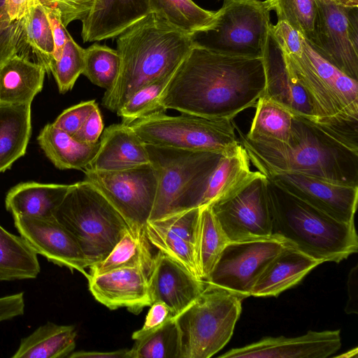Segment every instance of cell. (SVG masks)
I'll return each mask as SVG.
<instances>
[{"instance_id":"52a82bcc","label":"cell","mask_w":358,"mask_h":358,"mask_svg":"<svg viewBox=\"0 0 358 358\" xmlns=\"http://www.w3.org/2000/svg\"><path fill=\"white\" fill-rule=\"evenodd\" d=\"M53 217L76 239L90 266L108 256L129 227L104 196L85 180L70 185Z\"/></svg>"},{"instance_id":"8d00e7d4","label":"cell","mask_w":358,"mask_h":358,"mask_svg":"<svg viewBox=\"0 0 358 358\" xmlns=\"http://www.w3.org/2000/svg\"><path fill=\"white\" fill-rule=\"evenodd\" d=\"M278 22H284L298 31L315 50L317 38V6L315 0H266Z\"/></svg>"},{"instance_id":"f546056e","label":"cell","mask_w":358,"mask_h":358,"mask_svg":"<svg viewBox=\"0 0 358 358\" xmlns=\"http://www.w3.org/2000/svg\"><path fill=\"white\" fill-rule=\"evenodd\" d=\"M31 131V104L0 103V173L25 154Z\"/></svg>"},{"instance_id":"b9f144b4","label":"cell","mask_w":358,"mask_h":358,"mask_svg":"<svg viewBox=\"0 0 358 358\" xmlns=\"http://www.w3.org/2000/svg\"><path fill=\"white\" fill-rule=\"evenodd\" d=\"M97 106L95 100L80 102L64 110L53 124L73 136Z\"/></svg>"},{"instance_id":"9c48e42d","label":"cell","mask_w":358,"mask_h":358,"mask_svg":"<svg viewBox=\"0 0 358 358\" xmlns=\"http://www.w3.org/2000/svg\"><path fill=\"white\" fill-rule=\"evenodd\" d=\"M271 11L266 0H224L212 25L190 35L193 45L220 55L262 57Z\"/></svg>"},{"instance_id":"484cf974","label":"cell","mask_w":358,"mask_h":358,"mask_svg":"<svg viewBox=\"0 0 358 358\" xmlns=\"http://www.w3.org/2000/svg\"><path fill=\"white\" fill-rule=\"evenodd\" d=\"M46 71L40 64L15 55L0 66V103L31 104L41 91Z\"/></svg>"},{"instance_id":"f6af8a7d","label":"cell","mask_w":358,"mask_h":358,"mask_svg":"<svg viewBox=\"0 0 358 358\" xmlns=\"http://www.w3.org/2000/svg\"><path fill=\"white\" fill-rule=\"evenodd\" d=\"M20 20L7 26L0 25V66L17 54Z\"/></svg>"},{"instance_id":"7c38bea8","label":"cell","mask_w":358,"mask_h":358,"mask_svg":"<svg viewBox=\"0 0 358 358\" xmlns=\"http://www.w3.org/2000/svg\"><path fill=\"white\" fill-rule=\"evenodd\" d=\"M209 206L229 242L271 237L267 178L264 174Z\"/></svg>"},{"instance_id":"11a10c76","label":"cell","mask_w":358,"mask_h":358,"mask_svg":"<svg viewBox=\"0 0 358 358\" xmlns=\"http://www.w3.org/2000/svg\"><path fill=\"white\" fill-rule=\"evenodd\" d=\"M336 3L348 7L358 6V0H334Z\"/></svg>"},{"instance_id":"5bb4252c","label":"cell","mask_w":358,"mask_h":358,"mask_svg":"<svg viewBox=\"0 0 358 358\" xmlns=\"http://www.w3.org/2000/svg\"><path fill=\"white\" fill-rule=\"evenodd\" d=\"M266 177L287 192L333 218L345 223L355 222L358 186L298 173H276Z\"/></svg>"},{"instance_id":"836d02e7","label":"cell","mask_w":358,"mask_h":358,"mask_svg":"<svg viewBox=\"0 0 358 358\" xmlns=\"http://www.w3.org/2000/svg\"><path fill=\"white\" fill-rule=\"evenodd\" d=\"M255 113L245 136L256 143H287L294 115L287 108L262 96L255 105Z\"/></svg>"},{"instance_id":"6da1fadb","label":"cell","mask_w":358,"mask_h":358,"mask_svg":"<svg viewBox=\"0 0 358 358\" xmlns=\"http://www.w3.org/2000/svg\"><path fill=\"white\" fill-rule=\"evenodd\" d=\"M266 86L262 57L220 55L194 46L159 97L166 110L234 119L255 107Z\"/></svg>"},{"instance_id":"3957f363","label":"cell","mask_w":358,"mask_h":358,"mask_svg":"<svg viewBox=\"0 0 358 358\" xmlns=\"http://www.w3.org/2000/svg\"><path fill=\"white\" fill-rule=\"evenodd\" d=\"M118 76L101 104L116 112L138 90L174 73L194 47L191 36L151 13L117 36Z\"/></svg>"},{"instance_id":"277c9868","label":"cell","mask_w":358,"mask_h":358,"mask_svg":"<svg viewBox=\"0 0 358 358\" xmlns=\"http://www.w3.org/2000/svg\"><path fill=\"white\" fill-rule=\"evenodd\" d=\"M271 236L324 263L340 262L358 250L355 222L337 220L267 178Z\"/></svg>"},{"instance_id":"ba28073f","label":"cell","mask_w":358,"mask_h":358,"mask_svg":"<svg viewBox=\"0 0 358 358\" xmlns=\"http://www.w3.org/2000/svg\"><path fill=\"white\" fill-rule=\"evenodd\" d=\"M199 296L174 318L180 337V358H209L231 338L244 298L206 282Z\"/></svg>"},{"instance_id":"db71d44e","label":"cell","mask_w":358,"mask_h":358,"mask_svg":"<svg viewBox=\"0 0 358 358\" xmlns=\"http://www.w3.org/2000/svg\"><path fill=\"white\" fill-rule=\"evenodd\" d=\"M6 0H0V25L7 26L12 22L10 21L6 9Z\"/></svg>"},{"instance_id":"e0dca14e","label":"cell","mask_w":358,"mask_h":358,"mask_svg":"<svg viewBox=\"0 0 358 358\" xmlns=\"http://www.w3.org/2000/svg\"><path fill=\"white\" fill-rule=\"evenodd\" d=\"M341 346L339 330L308 331L294 338L264 337L250 345L231 349L220 358H326Z\"/></svg>"},{"instance_id":"c3c4849f","label":"cell","mask_w":358,"mask_h":358,"mask_svg":"<svg viewBox=\"0 0 358 358\" xmlns=\"http://www.w3.org/2000/svg\"><path fill=\"white\" fill-rule=\"evenodd\" d=\"M24 307L23 292L0 297V323L22 315Z\"/></svg>"},{"instance_id":"d6a6232c","label":"cell","mask_w":358,"mask_h":358,"mask_svg":"<svg viewBox=\"0 0 358 358\" xmlns=\"http://www.w3.org/2000/svg\"><path fill=\"white\" fill-rule=\"evenodd\" d=\"M40 271L37 253L20 235L0 225V281L34 279Z\"/></svg>"},{"instance_id":"9a60e30c","label":"cell","mask_w":358,"mask_h":358,"mask_svg":"<svg viewBox=\"0 0 358 358\" xmlns=\"http://www.w3.org/2000/svg\"><path fill=\"white\" fill-rule=\"evenodd\" d=\"M13 220L20 235L37 255L88 277L89 262L73 236L54 217L21 215L14 216Z\"/></svg>"},{"instance_id":"f5cc1de1","label":"cell","mask_w":358,"mask_h":358,"mask_svg":"<svg viewBox=\"0 0 358 358\" xmlns=\"http://www.w3.org/2000/svg\"><path fill=\"white\" fill-rule=\"evenodd\" d=\"M129 349H122L111 352L78 351L72 352L70 358H129Z\"/></svg>"},{"instance_id":"9f6ffc18","label":"cell","mask_w":358,"mask_h":358,"mask_svg":"<svg viewBox=\"0 0 358 358\" xmlns=\"http://www.w3.org/2000/svg\"><path fill=\"white\" fill-rule=\"evenodd\" d=\"M355 350V349H354ZM350 350L349 352H348L347 353H345V355H339L338 357H352L354 356V354L355 355H357V350H356L354 352H353V350Z\"/></svg>"},{"instance_id":"681fc988","label":"cell","mask_w":358,"mask_h":358,"mask_svg":"<svg viewBox=\"0 0 358 358\" xmlns=\"http://www.w3.org/2000/svg\"><path fill=\"white\" fill-rule=\"evenodd\" d=\"M38 0H6V9L11 22L20 20Z\"/></svg>"},{"instance_id":"74e56055","label":"cell","mask_w":358,"mask_h":358,"mask_svg":"<svg viewBox=\"0 0 358 358\" xmlns=\"http://www.w3.org/2000/svg\"><path fill=\"white\" fill-rule=\"evenodd\" d=\"M129 358H180L179 332L174 319L153 333L136 340Z\"/></svg>"},{"instance_id":"d590c367","label":"cell","mask_w":358,"mask_h":358,"mask_svg":"<svg viewBox=\"0 0 358 358\" xmlns=\"http://www.w3.org/2000/svg\"><path fill=\"white\" fill-rule=\"evenodd\" d=\"M228 241L210 206L201 208L197 259L201 278L206 280Z\"/></svg>"},{"instance_id":"7dc6e473","label":"cell","mask_w":358,"mask_h":358,"mask_svg":"<svg viewBox=\"0 0 358 358\" xmlns=\"http://www.w3.org/2000/svg\"><path fill=\"white\" fill-rule=\"evenodd\" d=\"M43 8L47 15L52 33L55 47L53 61H55L59 58L64 45L71 35L66 30V27L62 22L60 12L57 9L48 7Z\"/></svg>"},{"instance_id":"bcb514c9","label":"cell","mask_w":358,"mask_h":358,"mask_svg":"<svg viewBox=\"0 0 358 358\" xmlns=\"http://www.w3.org/2000/svg\"><path fill=\"white\" fill-rule=\"evenodd\" d=\"M103 131V120L99 106H97L72 136L80 143L93 145L99 142V139Z\"/></svg>"},{"instance_id":"e575fe53","label":"cell","mask_w":358,"mask_h":358,"mask_svg":"<svg viewBox=\"0 0 358 358\" xmlns=\"http://www.w3.org/2000/svg\"><path fill=\"white\" fill-rule=\"evenodd\" d=\"M151 12L178 30L191 35L213 23L215 12L205 10L192 0H149Z\"/></svg>"},{"instance_id":"f35d334b","label":"cell","mask_w":358,"mask_h":358,"mask_svg":"<svg viewBox=\"0 0 358 358\" xmlns=\"http://www.w3.org/2000/svg\"><path fill=\"white\" fill-rule=\"evenodd\" d=\"M120 58L116 50L94 44L85 49L83 74L93 84L110 89L119 73Z\"/></svg>"},{"instance_id":"4dcf8cb0","label":"cell","mask_w":358,"mask_h":358,"mask_svg":"<svg viewBox=\"0 0 358 358\" xmlns=\"http://www.w3.org/2000/svg\"><path fill=\"white\" fill-rule=\"evenodd\" d=\"M77 332L73 325L48 322L21 339L13 358H62L76 347Z\"/></svg>"},{"instance_id":"4316f807","label":"cell","mask_w":358,"mask_h":358,"mask_svg":"<svg viewBox=\"0 0 358 358\" xmlns=\"http://www.w3.org/2000/svg\"><path fill=\"white\" fill-rule=\"evenodd\" d=\"M69 187L70 185L20 183L8 191L5 199L6 208L13 217H52Z\"/></svg>"},{"instance_id":"4fadbf2b","label":"cell","mask_w":358,"mask_h":358,"mask_svg":"<svg viewBox=\"0 0 358 358\" xmlns=\"http://www.w3.org/2000/svg\"><path fill=\"white\" fill-rule=\"evenodd\" d=\"M287 245L275 237L229 242L206 282L244 299L268 262Z\"/></svg>"},{"instance_id":"f1b7e54d","label":"cell","mask_w":358,"mask_h":358,"mask_svg":"<svg viewBox=\"0 0 358 358\" xmlns=\"http://www.w3.org/2000/svg\"><path fill=\"white\" fill-rule=\"evenodd\" d=\"M46 157L59 169L84 171L96 155L100 141L89 145L80 143L53 123L47 124L37 138Z\"/></svg>"},{"instance_id":"7a4b0ae2","label":"cell","mask_w":358,"mask_h":358,"mask_svg":"<svg viewBox=\"0 0 358 358\" xmlns=\"http://www.w3.org/2000/svg\"><path fill=\"white\" fill-rule=\"evenodd\" d=\"M250 162L265 176L298 173L358 186V135L352 130L293 117L287 143H256L235 124Z\"/></svg>"},{"instance_id":"83f0119b","label":"cell","mask_w":358,"mask_h":358,"mask_svg":"<svg viewBox=\"0 0 358 358\" xmlns=\"http://www.w3.org/2000/svg\"><path fill=\"white\" fill-rule=\"evenodd\" d=\"M152 246L145 227L129 225L108 256L89 268V275L123 268H141L150 275L155 257Z\"/></svg>"},{"instance_id":"2e32d148","label":"cell","mask_w":358,"mask_h":358,"mask_svg":"<svg viewBox=\"0 0 358 358\" xmlns=\"http://www.w3.org/2000/svg\"><path fill=\"white\" fill-rule=\"evenodd\" d=\"M200 213V208H194L148 221L145 228L152 246L201 279L197 259Z\"/></svg>"},{"instance_id":"30bf717a","label":"cell","mask_w":358,"mask_h":358,"mask_svg":"<svg viewBox=\"0 0 358 358\" xmlns=\"http://www.w3.org/2000/svg\"><path fill=\"white\" fill-rule=\"evenodd\" d=\"M128 126L146 145L224 152L239 143L233 119L153 113Z\"/></svg>"},{"instance_id":"ac0fdd59","label":"cell","mask_w":358,"mask_h":358,"mask_svg":"<svg viewBox=\"0 0 358 358\" xmlns=\"http://www.w3.org/2000/svg\"><path fill=\"white\" fill-rule=\"evenodd\" d=\"M317 6V45L321 57L349 77L358 80V51L352 46L347 33L348 6L334 0H315Z\"/></svg>"},{"instance_id":"816d5d0a","label":"cell","mask_w":358,"mask_h":358,"mask_svg":"<svg viewBox=\"0 0 358 358\" xmlns=\"http://www.w3.org/2000/svg\"><path fill=\"white\" fill-rule=\"evenodd\" d=\"M347 33L352 46L358 51V6L348 7Z\"/></svg>"},{"instance_id":"d4e9b609","label":"cell","mask_w":358,"mask_h":358,"mask_svg":"<svg viewBox=\"0 0 358 358\" xmlns=\"http://www.w3.org/2000/svg\"><path fill=\"white\" fill-rule=\"evenodd\" d=\"M262 175L251 170L250 158L239 142L222 152L210 176L201 208L232 195Z\"/></svg>"},{"instance_id":"ffe728a7","label":"cell","mask_w":358,"mask_h":358,"mask_svg":"<svg viewBox=\"0 0 358 358\" xmlns=\"http://www.w3.org/2000/svg\"><path fill=\"white\" fill-rule=\"evenodd\" d=\"M89 289L94 299L111 310L126 308L138 314L152 303L149 274L138 268H123L88 275Z\"/></svg>"},{"instance_id":"ee69618b","label":"cell","mask_w":358,"mask_h":358,"mask_svg":"<svg viewBox=\"0 0 358 358\" xmlns=\"http://www.w3.org/2000/svg\"><path fill=\"white\" fill-rule=\"evenodd\" d=\"M174 319L169 308L164 303H152L145 317L143 327L132 334L134 340L143 338L158 330L169 321Z\"/></svg>"},{"instance_id":"7bdbcfd3","label":"cell","mask_w":358,"mask_h":358,"mask_svg":"<svg viewBox=\"0 0 358 358\" xmlns=\"http://www.w3.org/2000/svg\"><path fill=\"white\" fill-rule=\"evenodd\" d=\"M43 7L57 9L66 27L74 20H81L90 9L93 0H38Z\"/></svg>"},{"instance_id":"60d3db41","label":"cell","mask_w":358,"mask_h":358,"mask_svg":"<svg viewBox=\"0 0 358 358\" xmlns=\"http://www.w3.org/2000/svg\"><path fill=\"white\" fill-rule=\"evenodd\" d=\"M85 49L70 36L57 60L53 61L50 68L56 80L59 91L65 93L74 86L84 69Z\"/></svg>"},{"instance_id":"603a6c76","label":"cell","mask_w":358,"mask_h":358,"mask_svg":"<svg viewBox=\"0 0 358 358\" xmlns=\"http://www.w3.org/2000/svg\"><path fill=\"white\" fill-rule=\"evenodd\" d=\"M99 148L88 169L118 171L150 164L146 145L128 126L111 124L101 136Z\"/></svg>"},{"instance_id":"7402d4cb","label":"cell","mask_w":358,"mask_h":358,"mask_svg":"<svg viewBox=\"0 0 358 358\" xmlns=\"http://www.w3.org/2000/svg\"><path fill=\"white\" fill-rule=\"evenodd\" d=\"M151 13L149 0H93L81 20L83 41L94 42L117 36Z\"/></svg>"},{"instance_id":"f907efd6","label":"cell","mask_w":358,"mask_h":358,"mask_svg":"<svg viewBox=\"0 0 358 358\" xmlns=\"http://www.w3.org/2000/svg\"><path fill=\"white\" fill-rule=\"evenodd\" d=\"M357 265L352 268L349 273L348 280V300L345 307V312L357 313Z\"/></svg>"},{"instance_id":"44dd1931","label":"cell","mask_w":358,"mask_h":358,"mask_svg":"<svg viewBox=\"0 0 358 358\" xmlns=\"http://www.w3.org/2000/svg\"><path fill=\"white\" fill-rule=\"evenodd\" d=\"M206 281L196 278L164 253L155 255L149 275L152 302L160 301L170 309L173 318L185 310L202 292Z\"/></svg>"},{"instance_id":"d6986e66","label":"cell","mask_w":358,"mask_h":358,"mask_svg":"<svg viewBox=\"0 0 358 358\" xmlns=\"http://www.w3.org/2000/svg\"><path fill=\"white\" fill-rule=\"evenodd\" d=\"M266 86L262 96L289 110L293 115L314 121L309 98L289 69L283 48L271 25L262 56Z\"/></svg>"},{"instance_id":"ab89813d","label":"cell","mask_w":358,"mask_h":358,"mask_svg":"<svg viewBox=\"0 0 358 358\" xmlns=\"http://www.w3.org/2000/svg\"><path fill=\"white\" fill-rule=\"evenodd\" d=\"M173 74L165 76L136 92L116 111L122 123H130L158 111L165 112L159 97Z\"/></svg>"},{"instance_id":"cb8c5ba5","label":"cell","mask_w":358,"mask_h":358,"mask_svg":"<svg viewBox=\"0 0 358 358\" xmlns=\"http://www.w3.org/2000/svg\"><path fill=\"white\" fill-rule=\"evenodd\" d=\"M322 264L287 246L266 265L257 278L251 296H278L297 285L311 270Z\"/></svg>"},{"instance_id":"8fae6325","label":"cell","mask_w":358,"mask_h":358,"mask_svg":"<svg viewBox=\"0 0 358 358\" xmlns=\"http://www.w3.org/2000/svg\"><path fill=\"white\" fill-rule=\"evenodd\" d=\"M85 180L94 186L127 224L145 227L157 192V178L150 164L118 171L86 168Z\"/></svg>"},{"instance_id":"8992f818","label":"cell","mask_w":358,"mask_h":358,"mask_svg":"<svg viewBox=\"0 0 358 358\" xmlns=\"http://www.w3.org/2000/svg\"><path fill=\"white\" fill-rule=\"evenodd\" d=\"M284 52L289 69L309 98L314 122L358 125V80L321 57L303 37L300 49Z\"/></svg>"},{"instance_id":"1f68e13d","label":"cell","mask_w":358,"mask_h":358,"mask_svg":"<svg viewBox=\"0 0 358 358\" xmlns=\"http://www.w3.org/2000/svg\"><path fill=\"white\" fill-rule=\"evenodd\" d=\"M17 47V55L29 59L32 56L46 72H50L53 61L54 41L47 15L40 2L34 5L20 20Z\"/></svg>"},{"instance_id":"5b68a950","label":"cell","mask_w":358,"mask_h":358,"mask_svg":"<svg viewBox=\"0 0 358 358\" xmlns=\"http://www.w3.org/2000/svg\"><path fill=\"white\" fill-rule=\"evenodd\" d=\"M146 148L157 178L156 196L148 221L201 208L210 176L222 152L151 145H146Z\"/></svg>"}]
</instances>
